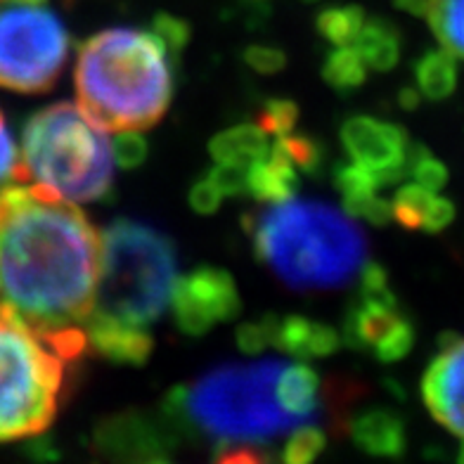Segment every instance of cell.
<instances>
[{
	"mask_svg": "<svg viewBox=\"0 0 464 464\" xmlns=\"http://www.w3.org/2000/svg\"><path fill=\"white\" fill-rule=\"evenodd\" d=\"M424 17L440 48L464 60V0H427Z\"/></svg>",
	"mask_w": 464,
	"mask_h": 464,
	"instance_id": "cell-23",
	"label": "cell"
},
{
	"mask_svg": "<svg viewBox=\"0 0 464 464\" xmlns=\"http://www.w3.org/2000/svg\"><path fill=\"white\" fill-rule=\"evenodd\" d=\"M365 10L358 5H334L318 14L320 36L327 38L334 48H351L361 26L365 24Z\"/></svg>",
	"mask_w": 464,
	"mask_h": 464,
	"instance_id": "cell-24",
	"label": "cell"
},
{
	"mask_svg": "<svg viewBox=\"0 0 464 464\" xmlns=\"http://www.w3.org/2000/svg\"><path fill=\"white\" fill-rule=\"evenodd\" d=\"M173 60L154 31H100L79 50L73 69L81 111L107 133L152 129L171 107Z\"/></svg>",
	"mask_w": 464,
	"mask_h": 464,
	"instance_id": "cell-4",
	"label": "cell"
},
{
	"mask_svg": "<svg viewBox=\"0 0 464 464\" xmlns=\"http://www.w3.org/2000/svg\"><path fill=\"white\" fill-rule=\"evenodd\" d=\"M401 10H405V13L410 14H417V17H421L424 14V10H427V0H393Z\"/></svg>",
	"mask_w": 464,
	"mask_h": 464,
	"instance_id": "cell-37",
	"label": "cell"
},
{
	"mask_svg": "<svg viewBox=\"0 0 464 464\" xmlns=\"http://www.w3.org/2000/svg\"><path fill=\"white\" fill-rule=\"evenodd\" d=\"M367 64L353 48H334L323 67L324 81L334 91L351 92L361 88L367 79Z\"/></svg>",
	"mask_w": 464,
	"mask_h": 464,
	"instance_id": "cell-25",
	"label": "cell"
},
{
	"mask_svg": "<svg viewBox=\"0 0 464 464\" xmlns=\"http://www.w3.org/2000/svg\"><path fill=\"white\" fill-rule=\"evenodd\" d=\"M24 180L22 176V157L17 152L10 129H7L5 114L0 111V189H5L10 183Z\"/></svg>",
	"mask_w": 464,
	"mask_h": 464,
	"instance_id": "cell-32",
	"label": "cell"
},
{
	"mask_svg": "<svg viewBox=\"0 0 464 464\" xmlns=\"http://www.w3.org/2000/svg\"><path fill=\"white\" fill-rule=\"evenodd\" d=\"M245 60L258 73H277L287 64V57H285L282 50L266 48V45H251V48H246Z\"/></svg>",
	"mask_w": 464,
	"mask_h": 464,
	"instance_id": "cell-35",
	"label": "cell"
},
{
	"mask_svg": "<svg viewBox=\"0 0 464 464\" xmlns=\"http://www.w3.org/2000/svg\"><path fill=\"white\" fill-rule=\"evenodd\" d=\"M415 83L417 91L427 100L450 98L455 86H458V67H455V57L448 50H431L427 55L417 60L415 64Z\"/></svg>",
	"mask_w": 464,
	"mask_h": 464,
	"instance_id": "cell-22",
	"label": "cell"
},
{
	"mask_svg": "<svg viewBox=\"0 0 464 464\" xmlns=\"http://www.w3.org/2000/svg\"><path fill=\"white\" fill-rule=\"evenodd\" d=\"M208 180L218 188L223 197H239L249 192V166L235 161H218L208 171Z\"/></svg>",
	"mask_w": 464,
	"mask_h": 464,
	"instance_id": "cell-31",
	"label": "cell"
},
{
	"mask_svg": "<svg viewBox=\"0 0 464 464\" xmlns=\"http://www.w3.org/2000/svg\"><path fill=\"white\" fill-rule=\"evenodd\" d=\"M459 459L464 462V439H462V448H459Z\"/></svg>",
	"mask_w": 464,
	"mask_h": 464,
	"instance_id": "cell-38",
	"label": "cell"
},
{
	"mask_svg": "<svg viewBox=\"0 0 464 464\" xmlns=\"http://www.w3.org/2000/svg\"><path fill=\"white\" fill-rule=\"evenodd\" d=\"M88 351L119 365H145L152 355L154 339L147 330L126 327L92 311L86 323Z\"/></svg>",
	"mask_w": 464,
	"mask_h": 464,
	"instance_id": "cell-14",
	"label": "cell"
},
{
	"mask_svg": "<svg viewBox=\"0 0 464 464\" xmlns=\"http://www.w3.org/2000/svg\"><path fill=\"white\" fill-rule=\"evenodd\" d=\"M282 367L276 358L216 367L173 389L160 412L180 446H211L218 462H266L273 458V440L301 427L277 398Z\"/></svg>",
	"mask_w": 464,
	"mask_h": 464,
	"instance_id": "cell-2",
	"label": "cell"
},
{
	"mask_svg": "<svg viewBox=\"0 0 464 464\" xmlns=\"http://www.w3.org/2000/svg\"><path fill=\"white\" fill-rule=\"evenodd\" d=\"M353 443L374 458H401L405 452V421L396 410L370 408L348 424Z\"/></svg>",
	"mask_w": 464,
	"mask_h": 464,
	"instance_id": "cell-16",
	"label": "cell"
},
{
	"mask_svg": "<svg viewBox=\"0 0 464 464\" xmlns=\"http://www.w3.org/2000/svg\"><path fill=\"white\" fill-rule=\"evenodd\" d=\"M299 121V107L292 100L285 98H273L263 104L261 111H258L256 123L268 135H287L292 133L294 126Z\"/></svg>",
	"mask_w": 464,
	"mask_h": 464,
	"instance_id": "cell-28",
	"label": "cell"
},
{
	"mask_svg": "<svg viewBox=\"0 0 464 464\" xmlns=\"http://www.w3.org/2000/svg\"><path fill=\"white\" fill-rule=\"evenodd\" d=\"M220 202H223V195H220L218 188L208 178L195 183V188L189 189V207L195 208L197 214H214V211H218Z\"/></svg>",
	"mask_w": 464,
	"mask_h": 464,
	"instance_id": "cell-36",
	"label": "cell"
},
{
	"mask_svg": "<svg viewBox=\"0 0 464 464\" xmlns=\"http://www.w3.org/2000/svg\"><path fill=\"white\" fill-rule=\"evenodd\" d=\"M392 208L393 218L410 230L440 232L455 218V207L450 199L439 197L434 189L421 188L420 183L398 189Z\"/></svg>",
	"mask_w": 464,
	"mask_h": 464,
	"instance_id": "cell-18",
	"label": "cell"
},
{
	"mask_svg": "<svg viewBox=\"0 0 464 464\" xmlns=\"http://www.w3.org/2000/svg\"><path fill=\"white\" fill-rule=\"evenodd\" d=\"M111 154H114V164L121 169L140 166L147 160V142L140 130H119L111 142Z\"/></svg>",
	"mask_w": 464,
	"mask_h": 464,
	"instance_id": "cell-33",
	"label": "cell"
},
{
	"mask_svg": "<svg viewBox=\"0 0 464 464\" xmlns=\"http://www.w3.org/2000/svg\"><path fill=\"white\" fill-rule=\"evenodd\" d=\"M421 398L439 424L464 439V339H443L421 379Z\"/></svg>",
	"mask_w": 464,
	"mask_h": 464,
	"instance_id": "cell-13",
	"label": "cell"
},
{
	"mask_svg": "<svg viewBox=\"0 0 464 464\" xmlns=\"http://www.w3.org/2000/svg\"><path fill=\"white\" fill-rule=\"evenodd\" d=\"M69 60V31L44 0H0V88L45 92Z\"/></svg>",
	"mask_w": 464,
	"mask_h": 464,
	"instance_id": "cell-8",
	"label": "cell"
},
{
	"mask_svg": "<svg viewBox=\"0 0 464 464\" xmlns=\"http://www.w3.org/2000/svg\"><path fill=\"white\" fill-rule=\"evenodd\" d=\"M342 339L348 348L370 353L379 362L403 361L415 346V327L398 305L379 263H367L358 277V294L343 315Z\"/></svg>",
	"mask_w": 464,
	"mask_h": 464,
	"instance_id": "cell-9",
	"label": "cell"
},
{
	"mask_svg": "<svg viewBox=\"0 0 464 464\" xmlns=\"http://www.w3.org/2000/svg\"><path fill=\"white\" fill-rule=\"evenodd\" d=\"M176 282V246L164 232L130 218L104 227L98 299L92 308L98 315L150 332V324L171 305Z\"/></svg>",
	"mask_w": 464,
	"mask_h": 464,
	"instance_id": "cell-5",
	"label": "cell"
},
{
	"mask_svg": "<svg viewBox=\"0 0 464 464\" xmlns=\"http://www.w3.org/2000/svg\"><path fill=\"white\" fill-rule=\"evenodd\" d=\"M72 362L0 305V443L44 434L57 417Z\"/></svg>",
	"mask_w": 464,
	"mask_h": 464,
	"instance_id": "cell-7",
	"label": "cell"
},
{
	"mask_svg": "<svg viewBox=\"0 0 464 464\" xmlns=\"http://www.w3.org/2000/svg\"><path fill=\"white\" fill-rule=\"evenodd\" d=\"M410 178L420 183L421 188L434 189L439 192L440 188H446L448 183V169L443 161H439L434 154L429 152L427 147L415 142L412 145V166H410Z\"/></svg>",
	"mask_w": 464,
	"mask_h": 464,
	"instance_id": "cell-29",
	"label": "cell"
},
{
	"mask_svg": "<svg viewBox=\"0 0 464 464\" xmlns=\"http://www.w3.org/2000/svg\"><path fill=\"white\" fill-rule=\"evenodd\" d=\"M299 189V176L296 166L276 150L270 147L261 160L249 164V192L258 202L276 204L292 199Z\"/></svg>",
	"mask_w": 464,
	"mask_h": 464,
	"instance_id": "cell-19",
	"label": "cell"
},
{
	"mask_svg": "<svg viewBox=\"0 0 464 464\" xmlns=\"http://www.w3.org/2000/svg\"><path fill=\"white\" fill-rule=\"evenodd\" d=\"M152 31L166 44V48L171 50L173 55L183 53V48L189 41V26L185 22L169 14H157L152 22Z\"/></svg>",
	"mask_w": 464,
	"mask_h": 464,
	"instance_id": "cell-34",
	"label": "cell"
},
{
	"mask_svg": "<svg viewBox=\"0 0 464 464\" xmlns=\"http://www.w3.org/2000/svg\"><path fill=\"white\" fill-rule=\"evenodd\" d=\"M273 147L280 154H285L296 169H301L305 173H318L320 166H323V145L318 140L308 138V135H299L292 130L287 135H280Z\"/></svg>",
	"mask_w": 464,
	"mask_h": 464,
	"instance_id": "cell-27",
	"label": "cell"
},
{
	"mask_svg": "<svg viewBox=\"0 0 464 464\" xmlns=\"http://www.w3.org/2000/svg\"><path fill=\"white\" fill-rule=\"evenodd\" d=\"M351 48L362 57L367 69L374 72H392L401 60L403 38L396 24L382 17H367L361 26Z\"/></svg>",
	"mask_w": 464,
	"mask_h": 464,
	"instance_id": "cell-20",
	"label": "cell"
},
{
	"mask_svg": "<svg viewBox=\"0 0 464 464\" xmlns=\"http://www.w3.org/2000/svg\"><path fill=\"white\" fill-rule=\"evenodd\" d=\"M342 336L330 324L318 320L304 318V315H285L276 318L273 332V348H280L296 361H313V358H327L339 348Z\"/></svg>",
	"mask_w": 464,
	"mask_h": 464,
	"instance_id": "cell-15",
	"label": "cell"
},
{
	"mask_svg": "<svg viewBox=\"0 0 464 464\" xmlns=\"http://www.w3.org/2000/svg\"><path fill=\"white\" fill-rule=\"evenodd\" d=\"M334 188L342 195L346 214L367 220L370 226H386L393 220L392 202L377 195V180L362 166H339L334 171Z\"/></svg>",
	"mask_w": 464,
	"mask_h": 464,
	"instance_id": "cell-17",
	"label": "cell"
},
{
	"mask_svg": "<svg viewBox=\"0 0 464 464\" xmlns=\"http://www.w3.org/2000/svg\"><path fill=\"white\" fill-rule=\"evenodd\" d=\"M245 230L258 261L296 292L346 287L370 263L353 216L313 199L268 204L245 216Z\"/></svg>",
	"mask_w": 464,
	"mask_h": 464,
	"instance_id": "cell-3",
	"label": "cell"
},
{
	"mask_svg": "<svg viewBox=\"0 0 464 464\" xmlns=\"http://www.w3.org/2000/svg\"><path fill=\"white\" fill-rule=\"evenodd\" d=\"M180 440L161 412L123 410L104 417L92 431L95 455L111 462H169Z\"/></svg>",
	"mask_w": 464,
	"mask_h": 464,
	"instance_id": "cell-11",
	"label": "cell"
},
{
	"mask_svg": "<svg viewBox=\"0 0 464 464\" xmlns=\"http://www.w3.org/2000/svg\"><path fill=\"white\" fill-rule=\"evenodd\" d=\"M342 142L351 161L372 173L379 188L410 176L412 145L396 123L379 121L372 116H353L342 126Z\"/></svg>",
	"mask_w": 464,
	"mask_h": 464,
	"instance_id": "cell-12",
	"label": "cell"
},
{
	"mask_svg": "<svg viewBox=\"0 0 464 464\" xmlns=\"http://www.w3.org/2000/svg\"><path fill=\"white\" fill-rule=\"evenodd\" d=\"M171 308L176 327L185 336H204L216 324L237 318L242 313V296L227 270L199 266L178 277Z\"/></svg>",
	"mask_w": 464,
	"mask_h": 464,
	"instance_id": "cell-10",
	"label": "cell"
},
{
	"mask_svg": "<svg viewBox=\"0 0 464 464\" xmlns=\"http://www.w3.org/2000/svg\"><path fill=\"white\" fill-rule=\"evenodd\" d=\"M268 133L258 123H242L223 130L211 140L208 152L216 161H235V164H254L268 152Z\"/></svg>",
	"mask_w": 464,
	"mask_h": 464,
	"instance_id": "cell-21",
	"label": "cell"
},
{
	"mask_svg": "<svg viewBox=\"0 0 464 464\" xmlns=\"http://www.w3.org/2000/svg\"><path fill=\"white\" fill-rule=\"evenodd\" d=\"M327 446V436L323 429L313 424H301L289 431L287 443L282 446V459L287 464H308L318 458Z\"/></svg>",
	"mask_w": 464,
	"mask_h": 464,
	"instance_id": "cell-26",
	"label": "cell"
},
{
	"mask_svg": "<svg viewBox=\"0 0 464 464\" xmlns=\"http://www.w3.org/2000/svg\"><path fill=\"white\" fill-rule=\"evenodd\" d=\"M24 183L57 189L72 202H98L110 195L114 154L107 130L79 104L55 102L31 116L22 133Z\"/></svg>",
	"mask_w": 464,
	"mask_h": 464,
	"instance_id": "cell-6",
	"label": "cell"
},
{
	"mask_svg": "<svg viewBox=\"0 0 464 464\" xmlns=\"http://www.w3.org/2000/svg\"><path fill=\"white\" fill-rule=\"evenodd\" d=\"M276 313H268L254 323L239 324L237 330V346L245 353H263L266 348H273V332H276Z\"/></svg>",
	"mask_w": 464,
	"mask_h": 464,
	"instance_id": "cell-30",
	"label": "cell"
},
{
	"mask_svg": "<svg viewBox=\"0 0 464 464\" xmlns=\"http://www.w3.org/2000/svg\"><path fill=\"white\" fill-rule=\"evenodd\" d=\"M102 235L79 204L48 185L0 189V305L64 355L88 351Z\"/></svg>",
	"mask_w": 464,
	"mask_h": 464,
	"instance_id": "cell-1",
	"label": "cell"
}]
</instances>
